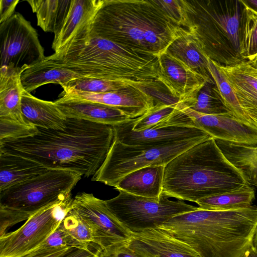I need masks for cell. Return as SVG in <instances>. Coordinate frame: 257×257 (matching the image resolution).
<instances>
[{
  "label": "cell",
  "instance_id": "1",
  "mask_svg": "<svg viewBox=\"0 0 257 257\" xmlns=\"http://www.w3.org/2000/svg\"><path fill=\"white\" fill-rule=\"evenodd\" d=\"M38 128L34 137L0 141V153L88 178L102 164L114 138L112 126L76 118H67L62 130Z\"/></svg>",
  "mask_w": 257,
  "mask_h": 257
},
{
  "label": "cell",
  "instance_id": "2",
  "mask_svg": "<svg viewBox=\"0 0 257 257\" xmlns=\"http://www.w3.org/2000/svg\"><path fill=\"white\" fill-rule=\"evenodd\" d=\"M92 31L120 46L159 57L188 30L175 24L155 0H103Z\"/></svg>",
  "mask_w": 257,
  "mask_h": 257
},
{
  "label": "cell",
  "instance_id": "3",
  "mask_svg": "<svg viewBox=\"0 0 257 257\" xmlns=\"http://www.w3.org/2000/svg\"><path fill=\"white\" fill-rule=\"evenodd\" d=\"M157 227L189 245L201 257H240L257 228V206L230 210L198 207Z\"/></svg>",
  "mask_w": 257,
  "mask_h": 257
},
{
  "label": "cell",
  "instance_id": "4",
  "mask_svg": "<svg viewBox=\"0 0 257 257\" xmlns=\"http://www.w3.org/2000/svg\"><path fill=\"white\" fill-rule=\"evenodd\" d=\"M49 60L84 77L118 82L147 90L157 87L158 57L120 46L91 32L89 38Z\"/></svg>",
  "mask_w": 257,
  "mask_h": 257
},
{
  "label": "cell",
  "instance_id": "5",
  "mask_svg": "<svg viewBox=\"0 0 257 257\" xmlns=\"http://www.w3.org/2000/svg\"><path fill=\"white\" fill-rule=\"evenodd\" d=\"M248 184L211 138L182 152L166 165L163 191L170 198L196 203Z\"/></svg>",
  "mask_w": 257,
  "mask_h": 257
},
{
  "label": "cell",
  "instance_id": "6",
  "mask_svg": "<svg viewBox=\"0 0 257 257\" xmlns=\"http://www.w3.org/2000/svg\"><path fill=\"white\" fill-rule=\"evenodd\" d=\"M189 18L188 31L200 42L214 62L232 66L243 61L241 25L244 9L242 0L183 1Z\"/></svg>",
  "mask_w": 257,
  "mask_h": 257
},
{
  "label": "cell",
  "instance_id": "7",
  "mask_svg": "<svg viewBox=\"0 0 257 257\" xmlns=\"http://www.w3.org/2000/svg\"><path fill=\"white\" fill-rule=\"evenodd\" d=\"M212 137L185 140L162 146H130L113 138L102 164L92 176L93 181L115 187L124 176L152 166H166L178 155Z\"/></svg>",
  "mask_w": 257,
  "mask_h": 257
},
{
  "label": "cell",
  "instance_id": "8",
  "mask_svg": "<svg viewBox=\"0 0 257 257\" xmlns=\"http://www.w3.org/2000/svg\"><path fill=\"white\" fill-rule=\"evenodd\" d=\"M82 176L70 170H49L0 192V206L31 215L50 204L66 198Z\"/></svg>",
  "mask_w": 257,
  "mask_h": 257
},
{
  "label": "cell",
  "instance_id": "9",
  "mask_svg": "<svg viewBox=\"0 0 257 257\" xmlns=\"http://www.w3.org/2000/svg\"><path fill=\"white\" fill-rule=\"evenodd\" d=\"M105 200L111 212L132 232L155 228L173 217L196 210V207L177 199L172 200L162 191L158 198H147L123 191Z\"/></svg>",
  "mask_w": 257,
  "mask_h": 257
},
{
  "label": "cell",
  "instance_id": "10",
  "mask_svg": "<svg viewBox=\"0 0 257 257\" xmlns=\"http://www.w3.org/2000/svg\"><path fill=\"white\" fill-rule=\"evenodd\" d=\"M71 193L32 214L17 230L0 237V257H21L38 248L58 228L72 208Z\"/></svg>",
  "mask_w": 257,
  "mask_h": 257
},
{
  "label": "cell",
  "instance_id": "11",
  "mask_svg": "<svg viewBox=\"0 0 257 257\" xmlns=\"http://www.w3.org/2000/svg\"><path fill=\"white\" fill-rule=\"evenodd\" d=\"M1 67H29L45 56L36 30L20 13L0 24Z\"/></svg>",
  "mask_w": 257,
  "mask_h": 257
},
{
  "label": "cell",
  "instance_id": "12",
  "mask_svg": "<svg viewBox=\"0 0 257 257\" xmlns=\"http://www.w3.org/2000/svg\"><path fill=\"white\" fill-rule=\"evenodd\" d=\"M72 210L90 227L93 242L101 251L128 241L131 231L111 212L105 200L82 192L73 198Z\"/></svg>",
  "mask_w": 257,
  "mask_h": 257
},
{
  "label": "cell",
  "instance_id": "13",
  "mask_svg": "<svg viewBox=\"0 0 257 257\" xmlns=\"http://www.w3.org/2000/svg\"><path fill=\"white\" fill-rule=\"evenodd\" d=\"M130 120L113 126L114 138L130 146L158 147L188 139L211 137L196 126H190V118L178 108L163 126L134 131Z\"/></svg>",
  "mask_w": 257,
  "mask_h": 257
},
{
  "label": "cell",
  "instance_id": "14",
  "mask_svg": "<svg viewBox=\"0 0 257 257\" xmlns=\"http://www.w3.org/2000/svg\"><path fill=\"white\" fill-rule=\"evenodd\" d=\"M178 108L186 114L195 126L215 140L246 145H257V127L247 124L232 113L210 115L196 112L178 101Z\"/></svg>",
  "mask_w": 257,
  "mask_h": 257
},
{
  "label": "cell",
  "instance_id": "15",
  "mask_svg": "<svg viewBox=\"0 0 257 257\" xmlns=\"http://www.w3.org/2000/svg\"><path fill=\"white\" fill-rule=\"evenodd\" d=\"M103 0H71L68 14L59 32L54 35L52 48L56 54L86 41Z\"/></svg>",
  "mask_w": 257,
  "mask_h": 257
},
{
  "label": "cell",
  "instance_id": "16",
  "mask_svg": "<svg viewBox=\"0 0 257 257\" xmlns=\"http://www.w3.org/2000/svg\"><path fill=\"white\" fill-rule=\"evenodd\" d=\"M157 75L172 96L184 101L195 95L207 82L179 59L165 51L158 57Z\"/></svg>",
  "mask_w": 257,
  "mask_h": 257
},
{
  "label": "cell",
  "instance_id": "17",
  "mask_svg": "<svg viewBox=\"0 0 257 257\" xmlns=\"http://www.w3.org/2000/svg\"><path fill=\"white\" fill-rule=\"evenodd\" d=\"M67 98L97 102L125 110L132 119L146 113L154 106L156 100L147 90L127 86L117 91L100 93L63 90L60 95Z\"/></svg>",
  "mask_w": 257,
  "mask_h": 257
},
{
  "label": "cell",
  "instance_id": "18",
  "mask_svg": "<svg viewBox=\"0 0 257 257\" xmlns=\"http://www.w3.org/2000/svg\"><path fill=\"white\" fill-rule=\"evenodd\" d=\"M127 244L143 257H201L189 245L158 227L131 232Z\"/></svg>",
  "mask_w": 257,
  "mask_h": 257
},
{
  "label": "cell",
  "instance_id": "19",
  "mask_svg": "<svg viewBox=\"0 0 257 257\" xmlns=\"http://www.w3.org/2000/svg\"><path fill=\"white\" fill-rule=\"evenodd\" d=\"M212 61L231 87L244 113L257 127V69L246 60L232 66Z\"/></svg>",
  "mask_w": 257,
  "mask_h": 257
},
{
  "label": "cell",
  "instance_id": "20",
  "mask_svg": "<svg viewBox=\"0 0 257 257\" xmlns=\"http://www.w3.org/2000/svg\"><path fill=\"white\" fill-rule=\"evenodd\" d=\"M54 102L67 118L112 126L133 119L123 109L102 103L63 97Z\"/></svg>",
  "mask_w": 257,
  "mask_h": 257
},
{
  "label": "cell",
  "instance_id": "21",
  "mask_svg": "<svg viewBox=\"0 0 257 257\" xmlns=\"http://www.w3.org/2000/svg\"><path fill=\"white\" fill-rule=\"evenodd\" d=\"M28 67L12 65L0 67V117L22 123L25 120L22 111V98L25 89L21 81L22 73ZM30 124V123H29Z\"/></svg>",
  "mask_w": 257,
  "mask_h": 257
},
{
  "label": "cell",
  "instance_id": "22",
  "mask_svg": "<svg viewBox=\"0 0 257 257\" xmlns=\"http://www.w3.org/2000/svg\"><path fill=\"white\" fill-rule=\"evenodd\" d=\"M22 111L26 122L37 127L62 130L67 118L54 101L44 100L24 91L22 98Z\"/></svg>",
  "mask_w": 257,
  "mask_h": 257
},
{
  "label": "cell",
  "instance_id": "23",
  "mask_svg": "<svg viewBox=\"0 0 257 257\" xmlns=\"http://www.w3.org/2000/svg\"><path fill=\"white\" fill-rule=\"evenodd\" d=\"M165 166H148L132 172L118 182L115 189L138 196L158 198L163 191Z\"/></svg>",
  "mask_w": 257,
  "mask_h": 257
},
{
  "label": "cell",
  "instance_id": "24",
  "mask_svg": "<svg viewBox=\"0 0 257 257\" xmlns=\"http://www.w3.org/2000/svg\"><path fill=\"white\" fill-rule=\"evenodd\" d=\"M166 51L201 75L207 82L215 83L209 70L208 57L192 32L188 31L175 40Z\"/></svg>",
  "mask_w": 257,
  "mask_h": 257
},
{
  "label": "cell",
  "instance_id": "25",
  "mask_svg": "<svg viewBox=\"0 0 257 257\" xmlns=\"http://www.w3.org/2000/svg\"><path fill=\"white\" fill-rule=\"evenodd\" d=\"M83 77L65 67L47 59L28 67L22 74L21 81L25 91L29 93L49 83L60 85Z\"/></svg>",
  "mask_w": 257,
  "mask_h": 257
},
{
  "label": "cell",
  "instance_id": "26",
  "mask_svg": "<svg viewBox=\"0 0 257 257\" xmlns=\"http://www.w3.org/2000/svg\"><path fill=\"white\" fill-rule=\"evenodd\" d=\"M48 170L22 158L0 153V192Z\"/></svg>",
  "mask_w": 257,
  "mask_h": 257
},
{
  "label": "cell",
  "instance_id": "27",
  "mask_svg": "<svg viewBox=\"0 0 257 257\" xmlns=\"http://www.w3.org/2000/svg\"><path fill=\"white\" fill-rule=\"evenodd\" d=\"M215 141L223 155L241 173L247 183L257 186V145Z\"/></svg>",
  "mask_w": 257,
  "mask_h": 257
},
{
  "label": "cell",
  "instance_id": "28",
  "mask_svg": "<svg viewBox=\"0 0 257 257\" xmlns=\"http://www.w3.org/2000/svg\"><path fill=\"white\" fill-rule=\"evenodd\" d=\"M36 14L37 25L46 32L56 34L65 20L71 0L27 1Z\"/></svg>",
  "mask_w": 257,
  "mask_h": 257
},
{
  "label": "cell",
  "instance_id": "29",
  "mask_svg": "<svg viewBox=\"0 0 257 257\" xmlns=\"http://www.w3.org/2000/svg\"><path fill=\"white\" fill-rule=\"evenodd\" d=\"M254 196V188L248 184L239 189L200 199L196 203L202 209L235 210L251 206Z\"/></svg>",
  "mask_w": 257,
  "mask_h": 257
},
{
  "label": "cell",
  "instance_id": "30",
  "mask_svg": "<svg viewBox=\"0 0 257 257\" xmlns=\"http://www.w3.org/2000/svg\"><path fill=\"white\" fill-rule=\"evenodd\" d=\"M180 102L192 110L205 114L232 113L224 104L215 83L206 82L193 97Z\"/></svg>",
  "mask_w": 257,
  "mask_h": 257
},
{
  "label": "cell",
  "instance_id": "31",
  "mask_svg": "<svg viewBox=\"0 0 257 257\" xmlns=\"http://www.w3.org/2000/svg\"><path fill=\"white\" fill-rule=\"evenodd\" d=\"M60 226L65 232L69 246L88 249L93 242L91 230L88 224L72 209L63 220Z\"/></svg>",
  "mask_w": 257,
  "mask_h": 257
},
{
  "label": "cell",
  "instance_id": "32",
  "mask_svg": "<svg viewBox=\"0 0 257 257\" xmlns=\"http://www.w3.org/2000/svg\"><path fill=\"white\" fill-rule=\"evenodd\" d=\"M243 4L241 25V53L245 60L251 61L257 56V12Z\"/></svg>",
  "mask_w": 257,
  "mask_h": 257
},
{
  "label": "cell",
  "instance_id": "33",
  "mask_svg": "<svg viewBox=\"0 0 257 257\" xmlns=\"http://www.w3.org/2000/svg\"><path fill=\"white\" fill-rule=\"evenodd\" d=\"M208 66L211 76L227 108L240 120L254 126L242 110L231 87L215 66L212 60L209 58Z\"/></svg>",
  "mask_w": 257,
  "mask_h": 257
},
{
  "label": "cell",
  "instance_id": "34",
  "mask_svg": "<svg viewBox=\"0 0 257 257\" xmlns=\"http://www.w3.org/2000/svg\"><path fill=\"white\" fill-rule=\"evenodd\" d=\"M177 102L170 104L163 101H158L146 113L130 121L132 130L134 131H141L157 126L175 111Z\"/></svg>",
  "mask_w": 257,
  "mask_h": 257
},
{
  "label": "cell",
  "instance_id": "35",
  "mask_svg": "<svg viewBox=\"0 0 257 257\" xmlns=\"http://www.w3.org/2000/svg\"><path fill=\"white\" fill-rule=\"evenodd\" d=\"M63 90L100 93L121 90L128 85L124 83L92 77H81L61 85Z\"/></svg>",
  "mask_w": 257,
  "mask_h": 257
},
{
  "label": "cell",
  "instance_id": "36",
  "mask_svg": "<svg viewBox=\"0 0 257 257\" xmlns=\"http://www.w3.org/2000/svg\"><path fill=\"white\" fill-rule=\"evenodd\" d=\"M38 132V127L33 124L0 117V141L34 137Z\"/></svg>",
  "mask_w": 257,
  "mask_h": 257
},
{
  "label": "cell",
  "instance_id": "37",
  "mask_svg": "<svg viewBox=\"0 0 257 257\" xmlns=\"http://www.w3.org/2000/svg\"><path fill=\"white\" fill-rule=\"evenodd\" d=\"M155 1L175 24L188 30L189 18L183 1L155 0Z\"/></svg>",
  "mask_w": 257,
  "mask_h": 257
},
{
  "label": "cell",
  "instance_id": "38",
  "mask_svg": "<svg viewBox=\"0 0 257 257\" xmlns=\"http://www.w3.org/2000/svg\"><path fill=\"white\" fill-rule=\"evenodd\" d=\"M31 215L9 207L0 206V237L15 224L27 220Z\"/></svg>",
  "mask_w": 257,
  "mask_h": 257
},
{
  "label": "cell",
  "instance_id": "39",
  "mask_svg": "<svg viewBox=\"0 0 257 257\" xmlns=\"http://www.w3.org/2000/svg\"><path fill=\"white\" fill-rule=\"evenodd\" d=\"M128 241L100 251L98 257H143L129 247Z\"/></svg>",
  "mask_w": 257,
  "mask_h": 257
},
{
  "label": "cell",
  "instance_id": "40",
  "mask_svg": "<svg viewBox=\"0 0 257 257\" xmlns=\"http://www.w3.org/2000/svg\"><path fill=\"white\" fill-rule=\"evenodd\" d=\"M72 248L68 246L46 248L40 245L33 251L21 257H60Z\"/></svg>",
  "mask_w": 257,
  "mask_h": 257
},
{
  "label": "cell",
  "instance_id": "41",
  "mask_svg": "<svg viewBox=\"0 0 257 257\" xmlns=\"http://www.w3.org/2000/svg\"><path fill=\"white\" fill-rule=\"evenodd\" d=\"M40 245L46 248L69 246L67 235L60 225L57 230Z\"/></svg>",
  "mask_w": 257,
  "mask_h": 257
},
{
  "label": "cell",
  "instance_id": "42",
  "mask_svg": "<svg viewBox=\"0 0 257 257\" xmlns=\"http://www.w3.org/2000/svg\"><path fill=\"white\" fill-rule=\"evenodd\" d=\"M19 0H1L0 24L7 21L15 14V10Z\"/></svg>",
  "mask_w": 257,
  "mask_h": 257
},
{
  "label": "cell",
  "instance_id": "43",
  "mask_svg": "<svg viewBox=\"0 0 257 257\" xmlns=\"http://www.w3.org/2000/svg\"><path fill=\"white\" fill-rule=\"evenodd\" d=\"M100 251L98 247L94 249L72 248L60 257H98Z\"/></svg>",
  "mask_w": 257,
  "mask_h": 257
},
{
  "label": "cell",
  "instance_id": "44",
  "mask_svg": "<svg viewBox=\"0 0 257 257\" xmlns=\"http://www.w3.org/2000/svg\"><path fill=\"white\" fill-rule=\"evenodd\" d=\"M240 257H257V250L251 244Z\"/></svg>",
  "mask_w": 257,
  "mask_h": 257
},
{
  "label": "cell",
  "instance_id": "45",
  "mask_svg": "<svg viewBox=\"0 0 257 257\" xmlns=\"http://www.w3.org/2000/svg\"><path fill=\"white\" fill-rule=\"evenodd\" d=\"M248 7L257 12V0H242Z\"/></svg>",
  "mask_w": 257,
  "mask_h": 257
},
{
  "label": "cell",
  "instance_id": "46",
  "mask_svg": "<svg viewBox=\"0 0 257 257\" xmlns=\"http://www.w3.org/2000/svg\"><path fill=\"white\" fill-rule=\"evenodd\" d=\"M251 244L252 247L257 250V228L253 235Z\"/></svg>",
  "mask_w": 257,
  "mask_h": 257
},
{
  "label": "cell",
  "instance_id": "47",
  "mask_svg": "<svg viewBox=\"0 0 257 257\" xmlns=\"http://www.w3.org/2000/svg\"><path fill=\"white\" fill-rule=\"evenodd\" d=\"M253 67L257 69V56L251 61H249Z\"/></svg>",
  "mask_w": 257,
  "mask_h": 257
}]
</instances>
